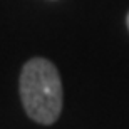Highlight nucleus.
<instances>
[{"mask_svg":"<svg viewBox=\"0 0 129 129\" xmlns=\"http://www.w3.org/2000/svg\"><path fill=\"white\" fill-rule=\"evenodd\" d=\"M20 99L30 119L52 124L62 111V82L59 71L50 60L34 57L20 74Z\"/></svg>","mask_w":129,"mask_h":129,"instance_id":"1","label":"nucleus"},{"mask_svg":"<svg viewBox=\"0 0 129 129\" xmlns=\"http://www.w3.org/2000/svg\"><path fill=\"white\" fill-rule=\"evenodd\" d=\"M126 22H127V29H129V14H127V20H126Z\"/></svg>","mask_w":129,"mask_h":129,"instance_id":"2","label":"nucleus"}]
</instances>
